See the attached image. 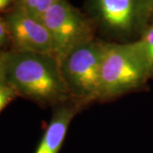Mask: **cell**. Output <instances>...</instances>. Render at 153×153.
<instances>
[{"label": "cell", "mask_w": 153, "mask_h": 153, "mask_svg": "<svg viewBox=\"0 0 153 153\" xmlns=\"http://www.w3.org/2000/svg\"><path fill=\"white\" fill-rule=\"evenodd\" d=\"M9 34L20 52L54 55L51 36L44 24L18 6L7 17Z\"/></svg>", "instance_id": "5"}, {"label": "cell", "mask_w": 153, "mask_h": 153, "mask_svg": "<svg viewBox=\"0 0 153 153\" xmlns=\"http://www.w3.org/2000/svg\"><path fill=\"white\" fill-rule=\"evenodd\" d=\"M7 54H0V84L5 81V69Z\"/></svg>", "instance_id": "11"}, {"label": "cell", "mask_w": 153, "mask_h": 153, "mask_svg": "<svg viewBox=\"0 0 153 153\" xmlns=\"http://www.w3.org/2000/svg\"><path fill=\"white\" fill-rule=\"evenodd\" d=\"M148 69L135 44L103 43L100 66L101 99L126 93L143 82Z\"/></svg>", "instance_id": "2"}, {"label": "cell", "mask_w": 153, "mask_h": 153, "mask_svg": "<svg viewBox=\"0 0 153 153\" xmlns=\"http://www.w3.org/2000/svg\"><path fill=\"white\" fill-rule=\"evenodd\" d=\"M59 0H19L22 9L41 21L44 15Z\"/></svg>", "instance_id": "9"}, {"label": "cell", "mask_w": 153, "mask_h": 153, "mask_svg": "<svg viewBox=\"0 0 153 153\" xmlns=\"http://www.w3.org/2000/svg\"><path fill=\"white\" fill-rule=\"evenodd\" d=\"M1 44H2V42H1V41H0V45H1Z\"/></svg>", "instance_id": "15"}, {"label": "cell", "mask_w": 153, "mask_h": 153, "mask_svg": "<svg viewBox=\"0 0 153 153\" xmlns=\"http://www.w3.org/2000/svg\"><path fill=\"white\" fill-rule=\"evenodd\" d=\"M143 4L146 10L153 11V0H143Z\"/></svg>", "instance_id": "14"}, {"label": "cell", "mask_w": 153, "mask_h": 153, "mask_svg": "<svg viewBox=\"0 0 153 153\" xmlns=\"http://www.w3.org/2000/svg\"><path fill=\"white\" fill-rule=\"evenodd\" d=\"M148 71L153 68V27L147 29L140 41L134 43Z\"/></svg>", "instance_id": "8"}, {"label": "cell", "mask_w": 153, "mask_h": 153, "mask_svg": "<svg viewBox=\"0 0 153 153\" xmlns=\"http://www.w3.org/2000/svg\"><path fill=\"white\" fill-rule=\"evenodd\" d=\"M5 81L16 93L44 103L71 98L60 63L52 55L20 52L7 54Z\"/></svg>", "instance_id": "1"}, {"label": "cell", "mask_w": 153, "mask_h": 153, "mask_svg": "<svg viewBox=\"0 0 153 153\" xmlns=\"http://www.w3.org/2000/svg\"><path fill=\"white\" fill-rule=\"evenodd\" d=\"M8 34H9V31L6 22H4L0 19V41L2 42V44H4L6 41Z\"/></svg>", "instance_id": "12"}, {"label": "cell", "mask_w": 153, "mask_h": 153, "mask_svg": "<svg viewBox=\"0 0 153 153\" xmlns=\"http://www.w3.org/2000/svg\"><path fill=\"white\" fill-rule=\"evenodd\" d=\"M54 46V55L60 62L71 50L93 40L89 23L67 0H59L42 17Z\"/></svg>", "instance_id": "4"}, {"label": "cell", "mask_w": 153, "mask_h": 153, "mask_svg": "<svg viewBox=\"0 0 153 153\" xmlns=\"http://www.w3.org/2000/svg\"><path fill=\"white\" fill-rule=\"evenodd\" d=\"M76 107L63 105L56 108L35 153H59L66 139L69 125L76 113Z\"/></svg>", "instance_id": "7"}, {"label": "cell", "mask_w": 153, "mask_h": 153, "mask_svg": "<svg viewBox=\"0 0 153 153\" xmlns=\"http://www.w3.org/2000/svg\"><path fill=\"white\" fill-rule=\"evenodd\" d=\"M16 91L8 83L0 84V111L16 97Z\"/></svg>", "instance_id": "10"}, {"label": "cell", "mask_w": 153, "mask_h": 153, "mask_svg": "<svg viewBox=\"0 0 153 153\" xmlns=\"http://www.w3.org/2000/svg\"><path fill=\"white\" fill-rule=\"evenodd\" d=\"M16 0H0V11L4 10L6 7L11 4Z\"/></svg>", "instance_id": "13"}, {"label": "cell", "mask_w": 153, "mask_h": 153, "mask_svg": "<svg viewBox=\"0 0 153 153\" xmlns=\"http://www.w3.org/2000/svg\"><path fill=\"white\" fill-rule=\"evenodd\" d=\"M102 52L103 43L93 39L74 48L59 62L61 75L71 97L81 101L101 99Z\"/></svg>", "instance_id": "3"}, {"label": "cell", "mask_w": 153, "mask_h": 153, "mask_svg": "<svg viewBox=\"0 0 153 153\" xmlns=\"http://www.w3.org/2000/svg\"><path fill=\"white\" fill-rule=\"evenodd\" d=\"M88 3L100 26L116 36L131 33L146 10L143 0H88Z\"/></svg>", "instance_id": "6"}]
</instances>
